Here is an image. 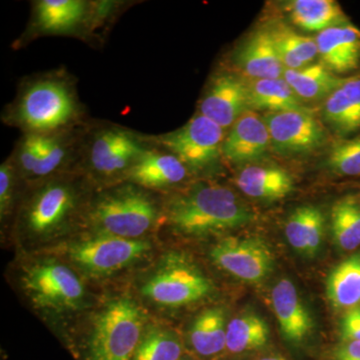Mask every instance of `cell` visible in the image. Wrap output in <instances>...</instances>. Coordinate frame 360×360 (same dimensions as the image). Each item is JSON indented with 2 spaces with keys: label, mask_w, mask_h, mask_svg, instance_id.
Listing matches in <instances>:
<instances>
[{
  "label": "cell",
  "mask_w": 360,
  "mask_h": 360,
  "mask_svg": "<svg viewBox=\"0 0 360 360\" xmlns=\"http://www.w3.org/2000/svg\"><path fill=\"white\" fill-rule=\"evenodd\" d=\"M143 326V314L134 300H111L94 317L86 360H131Z\"/></svg>",
  "instance_id": "277c9868"
},
{
  "label": "cell",
  "mask_w": 360,
  "mask_h": 360,
  "mask_svg": "<svg viewBox=\"0 0 360 360\" xmlns=\"http://www.w3.org/2000/svg\"><path fill=\"white\" fill-rule=\"evenodd\" d=\"M283 78L303 103L326 101L345 80V77H338L321 63L300 70H285Z\"/></svg>",
  "instance_id": "484cf974"
},
{
  "label": "cell",
  "mask_w": 360,
  "mask_h": 360,
  "mask_svg": "<svg viewBox=\"0 0 360 360\" xmlns=\"http://www.w3.org/2000/svg\"><path fill=\"white\" fill-rule=\"evenodd\" d=\"M188 168L167 150L148 148L125 174L127 180L150 189L167 188L181 184Z\"/></svg>",
  "instance_id": "d6986e66"
},
{
  "label": "cell",
  "mask_w": 360,
  "mask_h": 360,
  "mask_svg": "<svg viewBox=\"0 0 360 360\" xmlns=\"http://www.w3.org/2000/svg\"><path fill=\"white\" fill-rule=\"evenodd\" d=\"M252 219V212L229 187L194 184L168 201L165 220L177 233L202 238L238 229Z\"/></svg>",
  "instance_id": "6da1fadb"
},
{
  "label": "cell",
  "mask_w": 360,
  "mask_h": 360,
  "mask_svg": "<svg viewBox=\"0 0 360 360\" xmlns=\"http://www.w3.org/2000/svg\"><path fill=\"white\" fill-rule=\"evenodd\" d=\"M248 80V79H246ZM250 110L264 113L307 110L283 77L248 80Z\"/></svg>",
  "instance_id": "d4e9b609"
},
{
  "label": "cell",
  "mask_w": 360,
  "mask_h": 360,
  "mask_svg": "<svg viewBox=\"0 0 360 360\" xmlns=\"http://www.w3.org/2000/svg\"><path fill=\"white\" fill-rule=\"evenodd\" d=\"M340 335L342 342L360 341V305L345 311L341 319Z\"/></svg>",
  "instance_id": "d590c367"
},
{
  "label": "cell",
  "mask_w": 360,
  "mask_h": 360,
  "mask_svg": "<svg viewBox=\"0 0 360 360\" xmlns=\"http://www.w3.org/2000/svg\"><path fill=\"white\" fill-rule=\"evenodd\" d=\"M233 63L248 80L283 77L284 68L266 27L251 33L234 52Z\"/></svg>",
  "instance_id": "2e32d148"
},
{
  "label": "cell",
  "mask_w": 360,
  "mask_h": 360,
  "mask_svg": "<svg viewBox=\"0 0 360 360\" xmlns=\"http://www.w3.org/2000/svg\"><path fill=\"white\" fill-rule=\"evenodd\" d=\"M226 130L206 116L196 113L184 127L155 139L160 146L176 156L188 169H206L222 158Z\"/></svg>",
  "instance_id": "8992f818"
},
{
  "label": "cell",
  "mask_w": 360,
  "mask_h": 360,
  "mask_svg": "<svg viewBox=\"0 0 360 360\" xmlns=\"http://www.w3.org/2000/svg\"><path fill=\"white\" fill-rule=\"evenodd\" d=\"M265 27L271 35L284 70H300L312 65L319 58L315 37L298 33L283 21H272Z\"/></svg>",
  "instance_id": "44dd1931"
},
{
  "label": "cell",
  "mask_w": 360,
  "mask_h": 360,
  "mask_svg": "<svg viewBox=\"0 0 360 360\" xmlns=\"http://www.w3.org/2000/svg\"><path fill=\"white\" fill-rule=\"evenodd\" d=\"M239 191L258 200H277L293 191V180L283 168L272 165H243L236 179Z\"/></svg>",
  "instance_id": "ffe728a7"
},
{
  "label": "cell",
  "mask_w": 360,
  "mask_h": 360,
  "mask_svg": "<svg viewBox=\"0 0 360 360\" xmlns=\"http://www.w3.org/2000/svg\"><path fill=\"white\" fill-rule=\"evenodd\" d=\"M18 168L13 158L2 163L0 167V215L1 219L8 215L13 205Z\"/></svg>",
  "instance_id": "e575fe53"
},
{
  "label": "cell",
  "mask_w": 360,
  "mask_h": 360,
  "mask_svg": "<svg viewBox=\"0 0 360 360\" xmlns=\"http://www.w3.org/2000/svg\"><path fill=\"white\" fill-rule=\"evenodd\" d=\"M329 302L338 309L360 305V250L336 265L326 283Z\"/></svg>",
  "instance_id": "4316f807"
},
{
  "label": "cell",
  "mask_w": 360,
  "mask_h": 360,
  "mask_svg": "<svg viewBox=\"0 0 360 360\" xmlns=\"http://www.w3.org/2000/svg\"><path fill=\"white\" fill-rule=\"evenodd\" d=\"M359 200H360V194H359Z\"/></svg>",
  "instance_id": "f35d334b"
},
{
  "label": "cell",
  "mask_w": 360,
  "mask_h": 360,
  "mask_svg": "<svg viewBox=\"0 0 360 360\" xmlns=\"http://www.w3.org/2000/svg\"><path fill=\"white\" fill-rule=\"evenodd\" d=\"M89 13L82 0H41L33 11L35 28L42 33H68L82 25Z\"/></svg>",
  "instance_id": "cb8c5ba5"
},
{
  "label": "cell",
  "mask_w": 360,
  "mask_h": 360,
  "mask_svg": "<svg viewBox=\"0 0 360 360\" xmlns=\"http://www.w3.org/2000/svg\"><path fill=\"white\" fill-rule=\"evenodd\" d=\"M21 283L34 307L49 311L77 309L85 295L84 284L77 274L52 260L28 267Z\"/></svg>",
  "instance_id": "5b68a950"
},
{
  "label": "cell",
  "mask_w": 360,
  "mask_h": 360,
  "mask_svg": "<svg viewBox=\"0 0 360 360\" xmlns=\"http://www.w3.org/2000/svg\"><path fill=\"white\" fill-rule=\"evenodd\" d=\"M319 63L335 75H348L360 70V30L348 22L333 26L315 37Z\"/></svg>",
  "instance_id": "9a60e30c"
},
{
  "label": "cell",
  "mask_w": 360,
  "mask_h": 360,
  "mask_svg": "<svg viewBox=\"0 0 360 360\" xmlns=\"http://www.w3.org/2000/svg\"><path fill=\"white\" fill-rule=\"evenodd\" d=\"M270 148L271 142L264 116L250 110L227 132L222 146V158L243 167L262 160Z\"/></svg>",
  "instance_id": "5bb4252c"
},
{
  "label": "cell",
  "mask_w": 360,
  "mask_h": 360,
  "mask_svg": "<svg viewBox=\"0 0 360 360\" xmlns=\"http://www.w3.org/2000/svg\"><path fill=\"white\" fill-rule=\"evenodd\" d=\"M271 300L284 340L300 345L312 333L314 321L295 284L288 279L277 283L272 290Z\"/></svg>",
  "instance_id": "ac0fdd59"
},
{
  "label": "cell",
  "mask_w": 360,
  "mask_h": 360,
  "mask_svg": "<svg viewBox=\"0 0 360 360\" xmlns=\"http://www.w3.org/2000/svg\"><path fill=\"white\" fill-rule=\"evenodd\" d=\"M75 139L68 131L44 135L41 155L32 175L33 179H47L68 165L75 151Z\"/></svg>",
  "instance_id": "4dcf8cb0"
},
{
  "label": "cell",
  "mask_w": 360,
  "mask_h": 360,
  "mask_svg": "<svg viewBox=\"0 0 360 360\" xmlns=\"http://www.w3.org/2000/svg\"><path fill=\"white\" fill-rule=\"evenodd\" d=\"M42 141L44 135L25 134L18 142L13 160L18 174L32 179L33 172L37 167L40 155H41Z\"/></svg>",
  "instance_id": "836d02e7"
},
{
  "label": "cell",
  "mask_w": 360,
  "mask_h": 360,
  "mask_svg": "<svg viewBox=\"0 0 360 360\" xmlns=\"http://www.w3.org/2000/svg\"><path fill=\"white\" fill-rule=\"evenodd\" d=\"M210 257L219 269L250 283H262L274 266L271 250L257 238L221 239L210 250Z\"/></svg>",
  "instance_id": "7c38bea8"
},
{
  "label": "cell",
  "mask_w": 360,
  "mask_h": 360,
  "mask_svg": "<svg viewBox=\"0 0 360 360\" xmlns=\"http://www.w3.org/2000/svg\"><path fill=\"white\" fill-rule=\"evenodd\" d=\"M333 360H360V341L341 343L336 348Z\"/></svg>",
  "instance_id": "8d00e7d4"
},
{
  "label": "cell",
  "mask_w": 360,
  "mask_h": 360,
  "mask_svg": "<svg viewBox=\"0 0 360 360\" xmlns=\"http://www.w3.org/2000/svg\"><path fill=\"white\" fill-rule=\"evenodd\" d=\"M323 213L314 205L300 206L286 220L285 236L300 255L314 257L321 248L324 233Z\"/></svg>",
  "instance_id": "603a6c76"
},
{
  "label": "cell",
  "mask_w": 360,
  "mask_h": 360,
  "mask_svg": "<svg viewBox=\"0 0 360 360\" xmlns=\"http://www.w3.org/2000/svg\"><path fill=\"white\" fill-rule=\"evenodd\" d=\"M248 110V80L229 72L219 73L212 78L198 104V113L225 130L231 129Z\"/></svg>",
  "instance_id": "4fadbf2b"
},
{
  "label": "cell",
  "mask_w": 360,
  "mask_h": 360,
  "mask_svg": "<svg viewBox=\"0 0 360 360\" xmlns=\"http://www.w3.org/2000/svg\"><path fill=\"white\" fill-rule=\"evenodd\" d=\"M292 25L307 32H321L350 22L335 0H292L285 6Z\"/></svg>",
  "instance_id": "7402d4cb"
},
{
  "label": "cell",
  "mask_w": 360,
  "mask_h": 360,
  "mask_svg": "<svg viewBox=\"0 0 360 360\" xmlns=\"http://www.w3.org/2000/svg\"><path fill=\"white\" fill-rule=\"evenodd\" d=\"M271 148L285 156L307 155L328 141L326 127L311 110L264 113Z\"/></svg>",
  "instance_id": "8fae6325"
},
{
  "label": "cell",
  "mask_w": 360,
  "mask_h": 360,
  "mask_svg": "<svg viewBox=\"0 0 360 360\" xmlns=\"http://www.w3.org/2000/svg\"><path fill=\"white\" fill-rule=\"evenodd\" d=\"M79 115L75 90L60 77L28 82L16 99L11 118L25 134L51 135L68 131Z\"/></svg>",
  "instance_id": "7a4b0ae2"
},
{
  "label": "cell",
  "mask_w": 360,
  "mask_h": 360,
  "mask_svg": "<svg viewBox=\"0 0 360 360\" xmlns=\"http://www.w3.org/2000/svg\"><path fill=\"white\" fill-rule=\"evenodd\" d=\"M149 243L141 239L97 233L72 243L68 255L72 262L94 276H108L134 264L148 252Z\"/></svg>",
  "instance_id": "9c48e42d"
},
{
  "label": "cell",
  "mask_w": 360,
  "mask_h": 360,
  "mask_svg": "<svg viewBox=\"0 0 360 360\" xmlns=\"http://www.w3.org/2000/svg\"><path fill=\"white\" fill-rule=\"evenodd\" d=\"M226 328L224 309L215 307L201 312L189 331L194 352L202 357H212L226 349Z\"/></svg>",
  "instance_id": "83f0119b"
},
{
  "label": "cell",
  "mask_w": 360,
  "mask_h": 360,
  "mask_svg": "<svg viewBox=\"0 0 360 360\" xmlns=\"http://www.w3.org/2000/svg\"><path fill=\"white\" fill-rule=\"evenodd\" d=\"M259 360H285L283 357L279 356V355H269V356H265L264 359H260Z\"/></svg>",
  "instance_id": "74e56055"
},
{
  "label": "cell",
  "mask_w": 360,
  "mask_h": 360,
  "mask_svg": "<svg viewBox=\"0 0 360 360\" xmlns=\"http://www.w3.org/2000/svg\"><path fill=\"white\" fill-rule=\"evenodd\" d=\"M321 122L338 139L360 134V75L345 77L323 101Z\"/></svg>",
  "instance_id": "e0dca14e"
},
{
  "label": "cell",
  "mask_w": 360,
  "mask_h": 360,
  "mask_svg": "<svg viewBox=\"0 0 360 360\" xmlns=\"http://www.w3.org/2000/svg\"><path fill=\"white\" fill-rule=\"evenodd\" d=\"M330 229L336 245L345 251L360 246V200L347 195L335 202L330 210Z\"/></svg>",
  "instance_id": "f1b7e54d"
},
{
  "label": "cell",
  "mask_w": 360,
  "mask_h": 360,
  "mask_svg": "<svg viewBox=\"0 0 360 360\" xmlns=\"http://www.w3.org/2000/svg\"><path fill=\"white\" fill-rule=\"evenodd\" d=\"M148 149L143 139L136 134L111 125L92 135L85 158L92 174L110 179L127 174Z\"/></svg>",
  "instance_id": "30bf717a"
},
{
  "label": "cell",
  "mask_w": 360,
  "mask_h": 360,
  "mask_svg": "<svg viewBox=\"0 0 360 360\" xmlns=\"http://www.w3.org/2000/svg\"><path fill=\"white\" fill-rule=\"evenodd\" d=\"M212 288L210 279L195 265L172 257L146 281L142 292L156 304L177 307L202 300Z\"/></svg>",
  "instance_id": "ba28073f"
},
{
  "label": "cell",
  "mask_w": 360,
  "mask_h": 360,
  "mask_svg": "<svg viewBox=\"0 0 360 360\" xmlns=\"http://www.w3.org/2000/svg\"><path fill=\"white\" fill-rule=\"evenodd\" d=\"M181 342L169 331L153 330L142 338L134 360H179Z\"/></svg>",
  "instance_id": "d6a6232c"
},
{
  "label": "cell",
  "mask_w": 360,
  "mask_h": 360,
  "mask_svg": "<svg viewBox=\"0 0 360 360\" xmlns=\"http://www.w3.org/2000/svg\"><path fill=\"white\" fill-rule=\"evenodd\" d=\"M326 167L340 177H360V134L335 141L329 148Z\"/></svg>",
  "instance_id": "1f68e13d"
},
{
  "label": "cell",
  "mask_w": 360,
  "mask_h": 360,
  "mask_svg": "<svg viewBox=\"0 0 360 360\" xmlns=\"http://www.w3.org/2000/svg\"><path fill=\"white\" fill-rule=\"evenodd\" d=\"M79 193L72 179L54 177L25 203L21 221L28 233L45 236L59 231L77 212Z\"/></svg>",
  "instance_id": "52a82bcc"
},
{
  "label": "cell",
  "mask_w": 360,
  "mask_h": 360,
  "mask_svg": "<svg viewBox=\"0 0 360 360\" xmlns=\"http://www.w3.org/2000/svg\"><path fill=\"white\" fill-rule=\"evenodd\" d=\"M269 338L266 322L255 314L239 315L227 324L226 349L231 354H243L264 347Z\"/></svg>",
  "instance_id": "f546056e"
},
{
  "label": "cell",
  "mask_w": 360,
  "mask_h": 360,
  "mask_svg": "<svg viewBox=\"0 0 360 360\" xmlns=\"http://www.w3.org/2000/svg\"><path fill=\"white\" fill-rule=\"evenodd\" d=\"M155 201L135 184L115 187L101 193L89 210L98 233L139 239L158 221Z\"/></svg>",
  "instance_id": "3957f363"
}]
</instances>
